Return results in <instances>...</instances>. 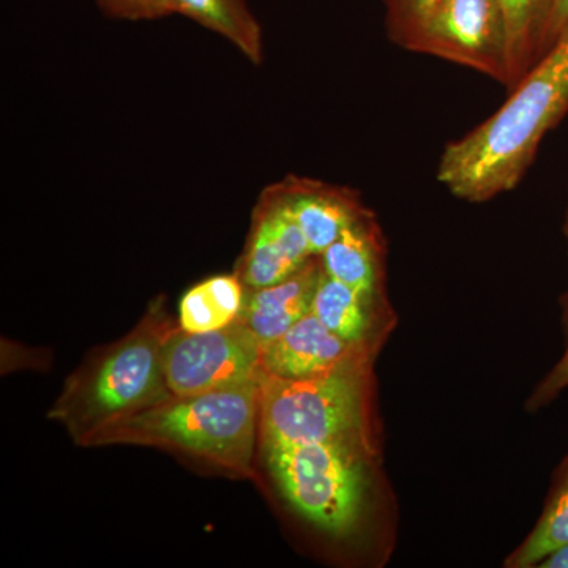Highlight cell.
<instances>
[{"instance_id":"obj_5","label":"cell","mask_w":568,"mask_h":568,"mask_svg":"<svg viewBox=\"0 0 568 568\" xmlns=\"http://www.w3.org/2000/svg\"><path fill=\"white\" fill-rule=\"evenodd\" d=\"M284 499L316 528L343 537L361 521L368 455L345 444H297L261 452Z\"/></svg>"},{"instance_id":"obj_8","label":"cell","mask_w":568,"mask_h":568,"mask_svg":"<svg viewBox=\"0 0 568 568\" xmlns=\"http://www.w3.org/2000/svg\"><path fill=\"white\" fill-rule=\"evenodd\" d=\"M315 256L294 219L282 183L265 186L252 213L244 250L234 265L246 290L271 286Z\"/></svg>"},{"instance_id":"obj_21","label":"cell","mask_w":568,"mask_h":568,"mask_svg":"<svg viewBox=\"0 0 568 568\" xmlns=\"http://www.w3.org/2000/svg\"><path fill=\"white\" fill-rule=\"evenodd\" d=\"M568 39V0H549L547 31L544 40V58L556 44Z\"/></svg>"},{"instance_id":"obj_20","label":"cell","mask_w":568,"mask_h":568,"mask_svg":"<svg viewBox=\"0 0 568 568\" xmlns=\"http://www.w3.org/2000/svg\"><path fill=\"white\" fill-rule=\"evenodd\" d=\"M568 334V332H567ZM568 388V342L566 351L560 355L556 365L545 375L544 379L534 388L532 395L526 403V410L537 413L545 406L551 405L564 390Z\"/></svg>"},{"instance_id":"obj_4","label":"cell","mask_w":568,"mask_h":568,"mask_svg":"<svg viewBox=\"0 0 568 568\" xmlns=\"http://www.w3.org/2000/svg\"><path fill=\"white\" fill-rule=\"evenodd\" d=\"M375 361L376 355H357L310 379L261 376V452L328 443L345 444L375 458Z\"/></svg>"},{"instance_id":"obj_9","label":"cell","mask_w":568,"mask_h":568,"mask_svg":"<svg viewBox=\"0 0 568 568\" xmlns=\"http://www.w3.org/2000/svg\"><path fill=\"white\" fill-rule=\"evenodd\" d=\"M362 354L377 355L349 345L310 313L278 338L265 343L261 351V372L278 379H310Z\"/></svg>"},{"instance_id":"obj_3","label":"cell","mask_w":568,"mask_h":568,"mask_svg":"<svg viewBox=\"0 0 568 568\" xmlns=\"http://www.w3.org/2000/svg\"><path fill=\"white\" fill-rule=\"evenodd\" d=\"M164 295L153 298L130 334L93 351L73 375L48 418L85 447L97 433L173 396L164 373V346L178 325Z\"/></svg>"},{"instance_id":"obj_11","label":"cell","mask_w":568,"mask_h":568,"mask_svg":"<svg viewBox=\"0 0 568 568\" xmlns=\"http://www.w3.org/2000/svg\"><path fill=\"white\" fill-rule=\"evenodd\" d=\"M313 315L339 338L377 354L395 325L387 295L358 293L325 274L313 301Z\"/></svg>"},{"instance_id":"obj_12","label":"cell","mask_w":568,"mask_h":568,"mask_svg":"<svg viewBox=\"0 0 568 568\" xmlns=\"http://www.w3.org/2000/svg\"><path fill=\"white\" fill-rule=\"evenodd\" d=\"M324 265L321 256L310 257L293 275L271 286L246 290L239 321L257 336L263 346L290 331L310 315Z\"/></svg>"},{"instance_id":"obj_7","label":"cell","mask_w":568,"mask_h":568,"mask_svg":"<svg viewBox=\"0 0 568 568\" xmlns=\"http://www.w3.org/2000/svg\"><path fill=\"white\" fill-rule=\"evenodd\" d=\"M263 343L241 321L219 331H182L164 346V373L173 395L205 394L260 381Z\"/></svg>"},{"instance_id":"obj_6","label":"cell","mask_w":568,"mask_h":568,"mask_svg":"<svg viewBox=\"0 0 568 568\" xmlns=\"http://www.w3.org/2000/svg\"><path fill=\"white\" fill-rule=\"evenodd\" d=\"M405 50L457 63L510 89V47L503 0H439Z\"/></svg>"},{"instance_id":"obj_16","label":"cell","mask_w":568,"mask_h":568,"mask_svg":"<svg viewBox=\"0 0 568 568\" xmlns=\"http://www.w3.org/2000/svg\"><path fill=\"white\" fill-rule=\"evenodd\" d=\"M564 547H568V454L555 470L540 518L504 567H538L547 556Z\"/></svg>"},{"instance_id":"obj_17","label":"cell","mask_w":568,"mask_h":568,"mask_svg":"<svg viewBox=\"0 0 568 568\" xmlns=\"http://www.w3.org/2000/svg\"><path fill=\"white\" fill-rule=\"evenodd\" d=\"M503 6L510 47L511 91L544 59L549 0H503Z\"/></svg>"},{"instance_id":"obj_18","label":"cell","mask_w":568,"mask_h":568,"mask_svg":"<svg viewBox=\"0 0 568 568\" xmlns=\"http://www.w3.org/2000/svg\"><path fill=\"white\" fill-rule=\"evenodd\" d=\"M437 2L439 0H383L388 39L406 48L407 41Z\"/></svg>"},{"instance_id":"obj_13","label":"cell","mask_w":568,"mask_h":568,"mask_svg":"<svg viewBox=\"0 0 568 568\" xmlns=\"http://www.w3.org/2000/svg\"><path fill=\"white\" fill-rule=\"evenodd\" d=\"M386 241L366 207L323 254L325 274L366 295L386 294Z\"/></svg>"},{"instance_id":"obj_22","label":"cell","mask_w":568,"mask_h":568,"mask_svg":"<svg viewBox=\"0 0 568 568\" xmlns=\"http://www.w3.org/2000/svg\"><path fill=\"white\" fill-rule=\"evenodd\" d=\"M540 568H568V547L558 549V551L551 552L540 564Z\"/></svg>"},{"instance_id":"obj_23","label":"cell","mask_w":568,"mask_h":568,"mask_svg":"<svg viewBox=\"0 0 568 568\" xmlns=\"http://www.w3.org/2000/svg\"><path fill=\"white\" fill-rule=\"evenodd\" d=\"M564 235H566V241L568 245V203L566 209V216H564ZM560 304H562V323L564 327H566V331L568 332V290L567 293L562 295V298H560Z\"/></svg>"},{"instance_id":"obj_15","label":"cell","mask_w":568,"mask_h":568,"mask_svg":"<svg viewBox=\"0 0 568 568\" xmlns=\"http://www.w3.org/2000/svg\"><path fill=\"white\" fill-rule=\"evenodd\" d=\"M245 286L239 276L215 275L186 291L179 304V327L192 334L219 331L239 320Z\"/></svg>"},{"instance_id":"obj_10","label":"cell","mask_w":568,"mask_h":568,"mask_svg":"<svg viewBox=\"0 0 568 568\" xmlns=\"http://www.w3.org/2000/svg\"><path fill=\"white\" fill-rule=\"evenodd\" d=\"M280 183L310 250L317 256L366 209L361 192L351 186L295 174Z\"/></svg>"},{"instance_id":"obj_19","label":"cell","mask_w":568,"mask_h":568,"mask_svg":"<svg viewBox=\"0 0 568 568\" xmlns=\"http://www.w3.org/2000/svg\"><path fill=\"white\" fill-rule=\"evenodd\" d=\"M104 17L122 21H155L175 14L173 0H95Z\"/></svg>"},{"instance_id":"obj_1","label":"cell","mask_w":568,"mask_h":568,"mask_svg":"<svg viewBox=\"0 0 568 568\" xmlns=\"http://www.w3.org/2000/svg\"><path fill=\"white\" fill-rule=\"evenodd\" d=\"M568 112V39L515 85L487 121L448 142L437 182L466 203L481 204L517 189L541 141Z\"/></svg>"},{"instance_id":"obj_2","label":"cell","mask_w":568,"mask_h":568,"mask_svg":"<svg viewBox=\"0 0 568 568\" xmlns=\"http://www.w3.org/2000/svg\"><path fill=\"white\" fill-rule=\"evenodd\" d=\"M260 384L170 396L97 433L85 447H153L224 476L252 477L260 448Z\"/></svg>"},{"instance_id":"obj_14","label":"cell","mask_w":568,"mask_h":568,"mask_svg":"<svg viewBox=\"0 0 568 568\" xmlns=\"http://www.w3.org/2000/svg\"><path fill=\"white\" fill-rule=\"evenodd\" d=\"M173 3L175 14L222 37L254 67L263 65V28L246 0H173Z\"/></svg>"}]
</instances>
